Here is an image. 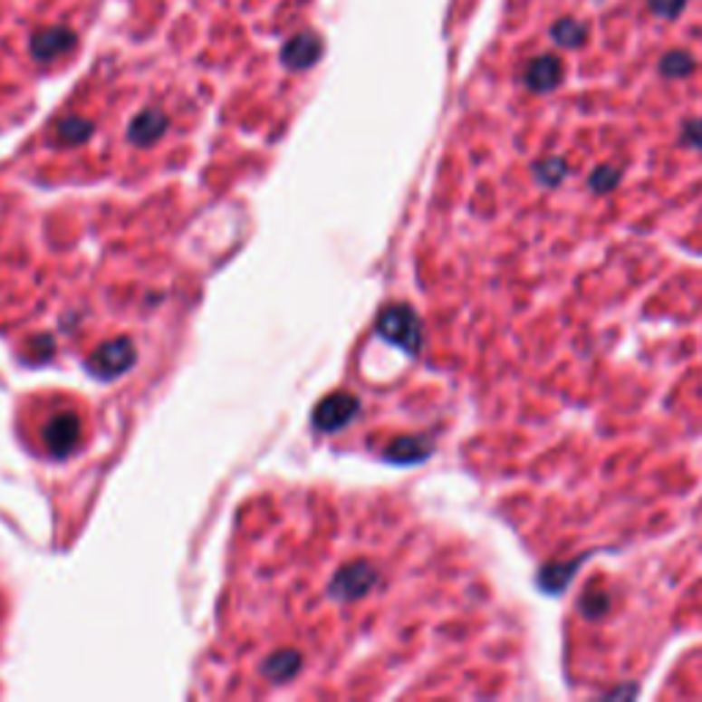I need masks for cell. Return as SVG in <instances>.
Segmentation results:
<instances>
[{
  "label": "cell",
  "mask_w": 702,
  "mask_h": 702,
  "mask_svg": "<svg viewBox=\"0 0 702 702\" xmlns=\"http://www.w3.org/2000/svg\"><path fill=\"white\" fill-rule=\"evenodd\" d=\"M381 332L400 349H407L409 354L420 351V322L409 308H395L384 313L381 319Z\"/></svg>",
  "instance_id": "6da1fadb"
},
{
  "label": "cell",
  "mask_w": 702,
  "mask_h": 702,
  "mask_svg": "<svg viewBox=\"0 0 702 702\" xmlns=\"http://www.w3.org/2000/svg\"><path fill=\"white\" fill-rule=\"evenodd\" d=\"M322 55V39L316 34H299L288 39L280 50V61L288 69H308L319 61Z\"/></svg>",
  "instance_id": "7a4b0ae2"
},
{
  "label": "cell",
  "mask_w": 702,
  "mask_h": 702,
  "mask_svg": "<svg viewBox=\"0 0 702 702\" xmlns=\"http://www.w3.org/2000/svg\"><path fill=\"white\" fill-rule=\"evenodd\" d=\"M77 36L69 28H44L39 34H34L31 39V55L39 61H53L69 50H74Z\"/></svg>",
  "instance_id": "3957f363"
},
{
  "label": "cell",
  "mask_w": 702,
  "mask_h": 702,
  "mask_svg": "<svg viewBox=\"0 0 702 702\" xmlns=\"http://www.w3.org/2000/svg\"><path fill=\"white\" fill-rule=\"evenodd\" d=\"M165 130H168L165 113L157 111V108H149V111H143V113L135 116V121H132L130 130H127V138H130L135 146H151V143H157V140L165 135Z\"/></svg>",
  "instance_id": "277c9868"
},
{
  "label": "cell",
  "mask_w": 702,
  "mask_h": 702,
  "mask_svg": "<svg viewBox=\"0 0 702 702\" xmlns=\"http://www.w3.org/2000/svg\"><path fill=\"white\" fill-rule=\"evenodd\" d=\"M584 557H587V554H582V557H576V560H571V563H552V565H546V568L541 571V576H538L541 590H543V592H552V595H560V592L568 587V582L573 579L576 565H579Z\"/></svg>",
  "instance_id": "5b68a950"
},
{
  "label": "cell",
  "mask_w": 702,
  "mask_h": 702,
  "mask_svg": "<svg viewBox=\"0 0 702 702\" xmlns=\"http://www.w3.org/2000/svg\"><path fill=\"white\" fill-rule=\"evenodd\" d=\"M563 176H565V162H563V159H557V157L543 159V162H538V165H535V178H538L541 184H546V187L560 184V181H563Z\"/></svg>",
  "instance_id": "8992f818"
},
{
  "label": "cell",
  "mask_w": 702,
  "mask_h": 702,
  "mask_svg": "<svg viewBox=\"0 0 702 702\" xmlns=\"http://www.w3.org/2000/svg\"><path fill=\"white\" fill-rule=\"evenodd\" d=\"M618 181H620V170L612 168V165H601V168H595L592 176H590V187H592L595 192H610V189L618 187Z\"/></svg>",
  "instance_id": "52a82bcc"
},
{
  "label": "cell",
  "mask_w": 702,
  "mask_h": 702,
  "mask_svg": "<svg viewBox=\"0 0 702 702\" xmlns=\"http://www.w3.org/2000/svg\"><path fill=\"white\" fill-rule=\"evenodd\" d=\"M582 612L587 615V618H601L607 610H610V598L604 595V592H587L584 598H582Z\"/></svg>",
  "instance_id": "ba28073f"
},
{
  "label": "cell",
  "mask_w": 702,
  "mask_h": 702,
  "mask_svg": "<svg viewBox=\"0 0 702 702\" xmlns=\"http://www.w3.org/2000/svg\"><path fill=\"white\" fill-rule=\"evenodd\" d=\"M683 143L694 146V149H702V121H686L683 127Z\"/></svg>",
  "instance_id": "9c48e42d"
},
{
  "label": "cell",
  "mask_w": 702,
  "mask_h": 702,
  "mask_svg": "<svg viewBox=\"0 0 702 702\" xmlns=\"http://www.w3.org/2000/svg\"><path fill=\"white\" fill-rule=\"evenodd\" d=\"M637 694V686H626V688H618V691H610L607 697L610 699H618V697H634Z\"/></svg>",
  "instance_id": "30bf717a"
}]
</instances>
